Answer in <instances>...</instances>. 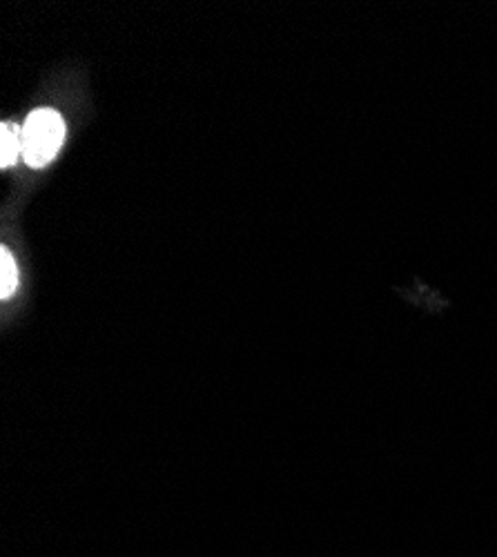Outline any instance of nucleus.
Masks as SVG:
<instances>
[{
    "mask_svg": "<svg viewBox=\"0 0 497 557\" xmlns=\"http://www.w3.org/2000/svg\"><path fill=\"white\" fill-rule=\"evenodd\" d=\"M65 136L63 119L54 110H36L23 125V157L29 165L40 168L54 159Z\"/></svg>",
    "mask_w": 497,
    "mask_h": 557,
    "instance_id": "f257e3e1",
    "label": "nucleus"
},
{
    "mask_svg": "<svg viewBox=\"0 0 497 557\" xmlns=\"http://www.w3.org/2000/svg\"><path fill=\"white\" fill-rule=\"evenodd\" d=\"M23 127L14 125V123H3L0 125V165L10 168L18 152H23Z\"/></svg>",
    "mask_w": 497,
    "mask_h": 557,
    "instance_id": "f03ea898",
    "label": "nucleus"
},
{
    "mask_svg": "<svg viewBox=\"0 0 497 557\" xmlns=\"http://www.w3.org/2000/svg\"><path fill=\"white\" fill-rule=\"evenodd\" d=\"M0 272H3V282H0V295H3V299H8L16 290V282H18L16 263H14V257L8 248L0 250Z\"/></svg>",
    "mask_w": 497,
    "mask_h": 557,
    "instance_id": "7ed1b4c3",
    "label": "nucleus"
}]
</instances>
